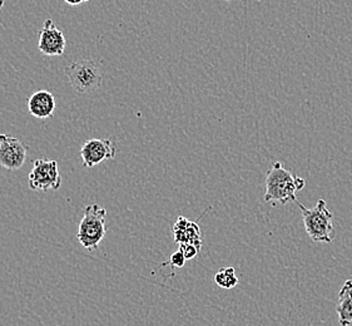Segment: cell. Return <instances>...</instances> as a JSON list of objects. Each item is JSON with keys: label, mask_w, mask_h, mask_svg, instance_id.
<instances>
[{"label": "cell", "mask_w": 352, "mask_h": 326, "mask_svg": "<svg viewBox=\"0 0 352 326\" xmlns=\"http://www.w3.org/2000/svg\"><path fill=\"white\" fill-rule=\"evenodd\" d=\"M306 184L303 178L292 175L286 170L281 162H275L266 176V193L265 201L287 205L297 202L296 193L301 191Z\"/></svg>", "instance_id": "6da1fadb"}, {"label": "cell", "mask_w": 352, "mask_h": 326, "mask_svg": "<svg viewBox=\"0 0 352 326\" xmlns=\"http://www.w3.org/2000/svg\"><path fill=\"white\" fill-rule=\"evenodd\" d=\"M302 213L303 225L307 235L314 242L331 243L333 234L332 213L329 211L326 201L318 199L314 208H306L300 202H296Z\"/></svg>", "instance_id": "7a4b0ae2"}, {"label": "cell", "mask_w": 352, "mask_h": 326, "mask_svg": "<svg viewBox=\"0 0 352 326\" xmlns=\"http://www.w3.org/2000/svg\"><path fill=\"white\" fill-rule=\"evenodd\" d=\"M106 216V208L97 204L85 207V215L79 224L77 235L78 240L85 250L93 251L103 241L107 231Z\"/></svg>", "instance_id": "3957f363"}, {"label": "cell", "mask_w": 352, "mask_h": 326, "mask_svg": "<svg viewBox=\"0 0 352 326\" xmlns=\"http://www.w3.org/2000/svg\"><path fill=\"white\" fill-rule=\"evenodd\" d=\"M69 83L78 93H91L102 85V72L92 59H82L69 64L65 69Z\"/></svg>", "instance_id": "277c9868"}, {"label": "cell", "mask_w": 352, "mask_h": 326, "mask_svg": "<svg viewBox=\"0 0 352 326\" xmlns=\"http://www.w3.org/2000/svg\"><path fill=\"white\" fill-rule=\"evenodd\" d=\"M62 184V177L56 161L36 160L33 170L29 173V187L33 191L58 190Z\"/></svg>", "instance_id": "5b68a950"}, {"label": "cell", "mask_w": 352, "mask_h": 326, "mask_svg": "<svg viewBox=\"0 0 352 326\" xmlns=\"http://www.w3.org/2000/svg\"><path fill=\"white\" fill-rule=\"evenodd\" d=\"M28 147L21 140L9 135H0V169L19 170L27 161Z\"/></svg>", "instance_id": "8992f818"}, {"label": "cell", "mask_w": 352, "mask_h": 326, "mask_svg": "<svg viewBox=\"0 0 352 326\" xmlns=\"http://www.w3.org/2000/svg\"><path fill=\"white\" fill-rule=\"evenodd\" d=\"M67 47V41L63 32L54 25L52 19H47L39 32V44L38 48L43 54L48 57H60L63 56Z\"/></svg>", "instance_id": "52a82bcc"}, {"label": "cell", "mask_w": 352, "mask_h": 326, "mask_svg": "<svg viewBox=\"0 0 352 326\" xmlns=\"http://www.w3.org/2000/svg\"><path fill=\"white\" fill-rule=\"evenodd\" d=\"M117 149L111 140L92 138L88 140L80 149V157L83 160V166L92 169L106 160H113L116 157Z\"/></svg>", "instance_id": "ba28073f"}, {"label": "cell", "mask_w": 352, "mask_h": 326, "mask_svg": "<svg viewBox=\"0 0 352 326\" xmlns=\"http://www.w3.org/2000/svg\"><path fill=\"white\" fill-rule=\"evenodd\" d=\"M29 113L36 118H50L56 111L54 96L48 91H38L33 93L28 100Z\"/></svg>", "instance_id": "9c48e42d"}, {"label": "cell", "mask_w": 352, "mask_h": 326, "mask_svg": "<svg viewBox=\"0 0 352 326\" xmlns=\"http://www.w3.org/2000/svg\"><path fill=\"white\" fill-rule=\"evenodd\" d=\"M175 240L181 243H192L197 246L199 250L202 248V239H201V230L196 222L187 220L184 216L178 217L175 226H173Z\"/></svg>", "instance_id": "30bf717a"}, {"label": "cell", "mask_w": 352, "mask_h": 326, "mask_svg": "<svg viewBox=\"0 0 352 326\" xmlns=\"http://www.w3.org/2000/svg\"><path fill=\"white\" fill-rule=\"evenodd\" d=\"M338 323L341 326H349L352 323V280H347L338 292L336 307Z\"/></svg>", "instance_id": "8fae6325"}, {"label": "cell", "mask_w": 352, "mask_h": 326, "mask_svg": "<svg viewBox=\"0 0 352 326\" xmlns=\"http://www.w3.org/2000/svg\"><path fill=\"white\" fill-rule=\"evenodd\" d=\"M214 283L226 290L236 287L239 285V279L236 276L234 268L230 266V268L219 270V272L214 275Z\"/></svg>", "instance_id": "7c38bea8"}, {"label": "cell", "mask_w": 352, "mask_h": 326, "mask_svg": "<svg viewBox=\"0 0 352 326\" xmlns=\"http://www.w3.org/2000/svg\"><path fill=\"white\" fill-rule=\"evenodd\" d=\"M186 261H187V260H186V257H184V254H182V251L178 250L173 255L170 256L168 263H162L161 266H166V265H168L169 263V265H172L173 268L181 269V268H184Z\"/></svg>", "instance_id": "4fadbf2b"}, {"label": "cell", "mask_w": 352, "mask_h": 326, "mask_svg": "<svg viewBox=\"0 0 352 326\" xmlns=\"http://www.w3.org/2000/svg\"><path fill=\"white\" fill-rule=\"evenodd\" d=\"M179 250L182 251V254H184V257H186V260H192V259L197 257L199 251H201L197 246H195V245H192V243H181V245H179Z\"/></svg>", "instance_id": "5bb4252c"}, {"label": "cell", "mask_w": 352, "mask_h": 326, "mask_svg": "<svg viewBox=\"0 0 352 326\" xmlns=\"http://www.w3.org/2000/svg\"><path fill=\"white\" fill-rule=\"evenodd\" d=\"M64 1L71 7H77V6H80L82 3H85V0H64Z\"/></svg>", "instance_id": "9a60e30c"}, {"label": "cell", "mask_w": 352, "mask_h": 326, "mask_svg": "<svg viewBox=\"0 0 352 326\" xmlns=\"http://www.w3.org/2000/svg\"><path fill=\"white\" fill-rule=\"evenodd\" d=\"M4 7V0H0V9Z\"/></svg>", "instance_id": "2e32d148"}, {"label": "cell", "mask_w": 352, "mask_h": 326, "mask_svg": "<svg viewBox=\"0 0 352 326\" xmlns=\"http://www.w3.org/2000/svg\"><path fill=\"white\" fill-rule=\"evenodd\" d=\"M225 1H231V0H225Z\"/></svg>", "instance_id": "e0dca14e"}, {"label": "cell", "mask_w": 352, "mask_h": 326, "mask_svg": "<svg viewBox=\"0 0 352 326\" xmlns=\"http://www.w3.org/2000/svg\"><path fill=\"white\" fill-rule=\"evenodd\" d=\"M85 1H89V0H85Z\"/></svg>", "instance_id": "ac0fdd59"}]
</instances>
